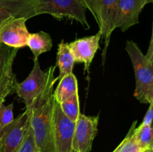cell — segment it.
Wrapping results in <instances>:
<instances>
[{
    "label": "cell",
    "mask_w": 153,
    "mask_h": 152,
    "mask_svg": "<svg viewBox=\"0 0 153 152\" xmlns=\"http://www.w3.org/2000/svg\"><path fill=\"white\" fill-rule=\"evenodd\" d=\"M56 66H51L43 71L38 61H34V66L28 77L22 82H16L14 92L25 104V110L30 111L53 92L57 78Z\"/></svg>",
    "instance_id": "1"
},
{
    "label": "cell",
    "mask_w": 153,
    "mask_h": 152,
    "mask_svg": "<svg viewBox=\"0 0 153 152\" xmlns=\"http://www.w3.org/2000/svg\"><path fill=\"white\" fill-rule=\"evenodd\" d=\"M126 50L129 56L135 76L134 96L142 104L153 102V39L151 37L146 55L135 42L128 40Z\"/></svg>",
    "instance_id": "2"
},
{
    "label": "cell",
    "mask_w": 153,
    "mask_h": 152,
    "mask_svg": "<svg viewBox=\"0 0 153 152\" xmlns=\"http://www.w3.org/2000/svg\"><path fill=\"white\" fill-rule=\"evenodd\" d=\"M53 92L30 110V126L40 152H55L53 138Z\"/></svg>",
    "instance_id": "3"
},
{
    "label": "cell",
    "mask_w": 153,
    "mask_h": 152,
    "mask_svg": "<svg viewBox=\"0 0 153 152\" xmlns=\"http://www.w3.org/2000/svg\"><path fill=\"white\" fill-rule=\"evenodd\" d=\"M36 15L49 14L58 19L67 18L79 22L85 29L90 25L86 9L79 0H33Z\"/></svg>",
    "instance_id": "4"
},
{
    "label": "cell",
    "mask_w": 153,
    "mask_h": 152,
    "mask_svg": "<svg viewBox=\"0 0 153 152\" xmlns=\"http://www.w3.org/2000/svg\"><path fill=\"white\" fill-rule=\"evenodd\" d=\"M30 126V113L25 110L0 132L1 152H16Z\"/></svg>",
    "instance_id": "5"
},
{
    "label": "cell",
    "mask_w": 153,
    "mask_h": 152,
    "mask_svg": "<svg viewBox=\"0 0 153 152\" xmlns=\"http://www.w3.org/2000/svg\"><path fill=\"white\" fill-rule=\"evenodd\" d=\"M99 116H86L80 113L75 125L72 147L76 152H91L98 132Z\"/></svg>",
    "instance_id": "6"
},
{
    "label": "cell",
    "mask_w": 153,
    "mask_h": 152,
    "mask_svg": "<svg viewBox=\"0 0 153 152\" xmlns=\"http://www.w3.org/2000/svg\"><path fill=\"white\" fill-rule=\"evenodd\" d=\"M26 19L24 17L10 16L0 24V44L14 49L27 46L31 33L26 27Z\"/></svg>",
    "instance_id": "7"
},
{
    "label": "cell",
    "mask_w": 153,
    "mask_h": 152,
    "mask_svg": "<svg viewBox=\"0 0 153 152\" xmlns=\"http://www.w3.org/2000/svg\"><path fill=\"white\" fill-rule=\"evenodd\" d=\"M52 119L55 152H69L72 147L76 123L64 114L59 104L55 99L53 101Z\"/></svg>",
    "instance_id": "8"
},
{
    "label": "cell",
    "mask_w": 153,
    "mask_h": 152,
    "mask_svg": "<svg viewBox=\"0 0 153 152\" xmlns=\"http://www.w3.org/2000/svg\"><path fill=\"white\" fill-rule=\"evenodd\" d=\"M152 0H118L113 21V28L126 31L139 23V16L145 6Z\"/></svg>",
    "instance_id": "9"
},
{
    "label": "cell",
    "mask_w": 153,
    "mask_h": 152,
    "mask_svg": "<svg viewBox=\"0 0 153 152\" xmlns=\"http://www.w3.org/2000/svg\"><path fill=\"white\" fill-rule=\"evenodd\" d=\"M102 34L99 31L94 35L76 39L68 43L75 63H84L85 71L88 72V73H89L90 66L95 55L100 48V42Z\"/></svg>",
    "instance_id": "10"
},
{
    "label": "cell",
    "mask_w": 153,
    "mask_h": 152,
    "mask_svg": "<svg viewBox=\"0 0 153 152\" xmlns=\"http://www.w3.org/2000/svg\"><path fill=\"white\" fill-rule=\"evenodd\" d=\"M118 0H100L99 6L98 26L102 37L104 40V49L102 53V63L104 66L106 61L108 48L110 43L111 37L114 31L113 28V21Z\"/></svg>",
    "instance_id": "11"
},
{
    "label": "cell",
    "mask_w": 153,
    "mask_h": 152,
    "mask_svg": "<svg viewBox=\"0 0 153 152\" xmlns=\"http://www.w3.org/2000/svg\"><path fill=\"white\" fill-rule=\"evenodd\" d=\"M10 16L26 19L37 16L33 0H0V24Z\"/></svg>",
    "instance_id": "12"
},
{
    "label": "cell",
    "mask_w": 153,
    "mask_h": 152,
    "mask_svg": "<svg viewBox=\"0 0 153 152\" xmlns=\"http://www.w3.org/2000/svg\"><path fill=\"white\" fill-rule=\"evenodd\" d=\"M75 61L73 55L69 48V44L65 43L64 40L58 44L57 52L56 66L59 70V74L56 77L57 80H60L64 76L73 73Z\"/></svg>",
    "instance_id": "13"
},
{
    "label": "cell",
    "mask_w": 153,
    "mask_h": 152,
    "mask_svg": "<svg viewBox=\"0 0 153 152\" xmlns=\"http://www.w3.org/2000/svg\"><path fill=\"white\" fill-rule=\"evenodd\" d=\"M58 84L53 92V98L55 101L61 104L73 95L79 93L78 80L73 73L67 75L58 80Z\"/></svg>",
    "instance_id": "14"
},
{
    "label": "cell",
    "mask_w": 153,
    "mask_h": 152,
    "mask_svg": "<svg viewBox=\"0 0 153 152\" xmlns=\"http://www.w3.org/2000/svg\"><path fill=\"white\" fill-rule=\"evenodd\" d=\"M52 46L53 43L50 34L43 31L30 34L27 42V46L31 49L34 56L33 61H38L39 56L50 51Z\"/></svg>",
    "instance_id": "15"
},
{
    "label": "cell",
    "mask_w": 153,
    "mask_h": 152,
    "mask_svg": "<svg viewBox=\"0 0 153 152\" xmlns=\"http://www.w3.org/2000/svg\"><path fill=\"white\" fill-rule=\"evenodd\" d=\"M16 82V75L13 73V64H11L7 67L0 81V107L4 104L7 95L14 92Z\"/></svg>",
    "instance_id": "16"
},
{
    "label": "cell",
    "mask_w": 153,
    "mask_h": 152,
    "mask_svg": "<svg viewBox=\"0 0 153 152\" xmlns=\"http://www.w3.org/2000/svg\"><path fill=\"white\" fill-rule=\"evenodd\" d=\"M134 137L140 151L153 149V134L152 125L140 124L134 130Z\"/></svg>",
    "instance_id": "17"
},
{
    "label": "cell",
    "mask_w": 153,
    "mask_h": 152,
    "mask_svg": "<svg viewBox=\"0 0 153 152\" xmlns=\"http://www.w3.org/2000/svg\"><path fill=\"white\" fill-rule=\"evenodd\" d=\"M59 105L64 114L70 120L76 123L81 113L79 93L73 95L69 99L59 104Z\"/></svg>",
    "instance_id": "18"
},
{
    "label": "cell",
    "mask_w": 153,
    "mask_h": 152,
    "mask_svg": "<svg viewBox=\"0 0 153 152\" xmlns=\"http://www.w3.org/2000/svg\"><path fill=\"white\" fill-rule=\"evenodd\" d=\"M137 121L135 120L131 124L128 134L113 152H141L134 137V130L137 127Z\"/></svg>",
    "instance_id": "19"
},
{
    "label": "cell",
    "mask_w": 153,
    "mask_h": 152,
    "mask_svg": "<svg viewBox=\"0 0 153 152\" xmlns=\"http://www.w3.org/2000/svg\"><path fill=\"white\" fill-rule=\"evenodd\" d=\"M17 52L18 49L0 44V81L7 67L13 63Z\"/></svg>",
    "instance_id": "20"
},
{
    "label": "cell",
    "mask_w": 153,
    "mask_h": 152,
    "mask_svg": "<svg viewBox=\"0 0 153 152\" xmlns=\"http://www.w3.org/2000/svg\"><path fill=\"white\" fill-rule=\"evenodd\" d=\"M16 152H40L36 145L31 126L28 128L26 135Z\"/></svg>",
    "instance_id": "21"
},
{
    "label": "cell",
    "mask_w": 153,
    "mask_h": 152,
    "mask_svg": "<svg viewBox=\"0 0 153 152\" xmlns=\"http://www.w3.org/2000/svg\"><path fill=\"white\" fill-rule=\"evenodd\" d=\"M13 103L0 107V132L13 120Z\"/></svg>",
    "instance_id": "22"
},
{
    "label": "cell",
    "mask_w": 153,
    "mask_h": 152,
    "mask_svg": "<svg viewBox=\"0 0 153 152\" xmlns=\"http://www.w3.org/2000/svg\"><path fill=\"white\" fill-rule=\"evenodd\" d=\"M81 4L85 9H88L94 16L96 22H98L99 6L100 0H79Z\"/></svg>",
    "instance_id": "23"
},
{
    "label": "cell",
    "mask_w": 153,
    "mask_h": 152,
    "mask_svg": "<svg viewBox=\"0 0 153 152\" xmlns=\"http://www.w3.org/2000/svg\"><path fill=\"white\" fill-rule=\"evenodd\" d=\"M153 119V102L149 104V107L147 109L146 114L143 117V121H142L141 125H152Z\"/></svg>",
    "instance_id": "24"
},
{
    "label": "cell",
    "mask_w": 153,
    "mask_h": 152,
    "mask_svg": "<svg viewBox=\"0 0 153 152\" xmlns=\"http://www.w3.org/2000/svg\"><path fill=\"white\" fill-rule=\"evenodd\" d=\"M143 152H153V149H149V150H146Z\"/></svg>",
    "instance_id": "25"
},
{
    "label": "cell",
    "mask_w": 153,
    "mask_h": 152,
    "mask_svg": "<svg viewBox=\"0 0 153 152\" xmlns=\"http://www.w3.org/2000/svg\"><path fill=\"white\" fill-rule=\"evenodd\" d=\"M69 152H76V151H73V149H70V151Z\"/></svg>",
    "instance_id": "26"
},
{
    "label": "cell",
    "mask_w": 153,
    "mask_h": 152,
    "mask_svg": "<svg viewBox=\"0 0 153 152\" xmlns=\"http://www.w3.org/2000/svg\"><path fill=\"white\" fill-rule=\"evenodd\" d=\"M0 152H1V151H0Z\"/></svg>",
    "instance_id": "27"
}]
</instances>
